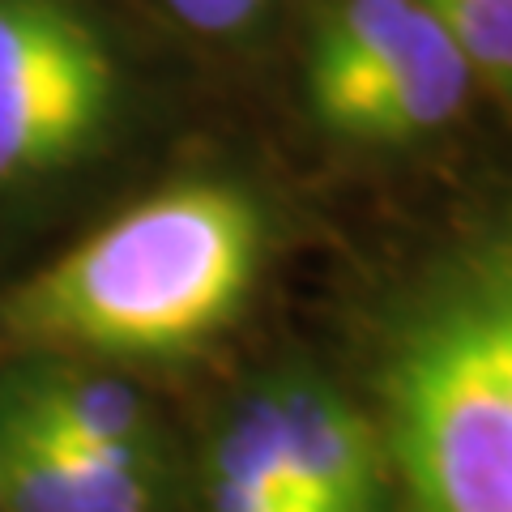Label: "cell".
Segmentation results:
<instances>
[{"label": "cell", "mask_w": 512, "mask_h": 512, "mask_svg": "<svg viewBox=\"0 0 512 512\" xmlns=\"http://www.w3.org/2000/svg\"><path fill=\"white\" fill-rule=\"evenodd\" d=\"M0 508L73 512V491L52 440L0 397Z\"/></svg>", "instance_id": "cell-9"}, {"label": "cell", "mask_w": 512, "mask_h": 512, "mask_svg": "<svg viewBox=\"0 0 512 512\" xmlns=\"http://www.w3.org/2000/svg\"><path fill=\"white\" fill-rule=\"evenodd\" d=\"M436 261L457 286V295L466 299L474 325L483 329L487 350L512 397V227L461 235Z\"/></svg>", "instance_id": "cell-8"}, {"label": "cell", "mask_w": 512, "mask_h": 512, "mask_svg": "<svg viewBox=\"0 0 512 512\" xmlns=\"http://www.w3.org/2000/svg\"><path fill=\"white\" fill-rule=\"evenodd\" d=\"M201 512H316L286 466L265 380L235 397L205 444Z\"/></svg>", "instance_id": "cell-7"}, {"label": "cell", "mask_w": 512, "mask_h": 512, "mask_svg": "<svg viewBox=\"0 0 512 512\" xmlns=\"http://www.w3.org/2000/svg\"><path fill=\"white\" fill-rule=\"evenodd\" d=\"M22 414H30L52 436L90 453L158 461V431L146 397L124 380L82 372L73 363H35L0 384Z\"/></svg>", "instance_id": "cell-6"}, {"label": "cell", "mask_w": 512, "mask_h": 512, "mask_svg": "<svg viewBox=\"0 0 512 512\" xmlns=\"http://www.w3.org/2000/svg\"><path fill=\"white\" fill-rule=\"evenodd\" d=\"M269 0H167V9L180 18L184 26L201 30V35L227 39V35H244L261 22Z\"/></svg>", "instance_id": "cell-12"}, {"label": "cell", "mask_w": 512, "mask_h": 512, "mask_svg": "<svg viewBox=\"0 0 512 512\" xmlns=\"http://www.w3.org/2000/svg\"><path fill=\"white\" fill-rule=\"evenodd\" d=\"M120 103L103 30L69 0H0V188L64 171Z\"/></svg>", "instance_id": "cell-4"}, {"label": "cell", "mask_w": 512, "mask_h": 512, "mask_svg": "<svg viewBox=\"0 0 512 512\" xmlns=\"http://www.w3.org/2000/svg\"><path fill=\"white\" fill-rule=\"evenodd\" d=\"M9 402V397H5ZM13 406V402H9ZM30 419V414H26ZM35 423V419H30ZM39 427V423H35ZM52 448L64 461L73 491V512H158V461H137V457H107L90 453L69 440L52 436L47 427H39Z\"/></svg>", "instance_id": "cell-10"}, {"label": "cell", "mask_w": 512, "mask_h": 512, "mask_svg": "<svg viewBox=\"0 0 512 512\" xmlns=\"http://www.w3.org/2000/svg\"><path fill=\"white\" fill-rule=\"evenodd\" d=\"M474 69L423 0H338L308 47V107L329 137L410 146L461 116Z\"/></svg>", "instance_id": "cell-3"}, {"label": "cell", "mask_w": 512, "mask_h": 512, "mask_svg": "<svg viewBox=\"0 0 512 512\" xmlns=\"http://www.w3.org/2000/svg\"><path fill=\"white\" fill-rule=\"evenodd\" d=\"M261 261V205L227 180H184L26 278L5 299V325L26 346L69 355H188L244 312Z\"/></svg>", "instance_id": "cell-1"}, {"label": "cell", "mask_w": 512, "mask_h": 512, "mask_svg": "<svg viewBox=\"0 0 512 512\" xmlns=\"http://www.w3.org/2000/svg\"><path fill=\"white\" fill-rule=\"evenodd\" d=\"M286 466L316 512H397L372 414L312 372L265 376Z\"/></svg>", "instance_id": "cell-5"}, {"label": "cell", "mask_w": 512, "mask_h": 512, "mask_svg": "<svg viewBox=\"0 0 512 512\" xmlns=\"http://www.w3.org/2000/svg\"><path fill=\"white\" fill-rule=\"evenodd\" d=\"M372 384L397 512H512V397L440 261L389 308Z\"/></svg>", "instance_id": "cell-2"}, {"label": "cell", "mask_w": 512, "mask_h": 512, "mask_svg": "<svg viewBox=\"0 0 512 512\" xmlns=\"http://www.w3.org/2000/svg\"><path fill=\"white\" fill-rule=\"evenodd\" d=\"M423 5L461 47L474 77H487L512 99V0H423Z\"/></svg>", "instance_id": "cell-11"}]
</instances>
